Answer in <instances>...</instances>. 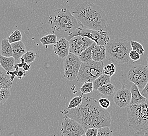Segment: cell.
I'll return each instance as SVG.
<instances>
[{"label": "cell", "instance_id": "obj_13", "mask_svg": "<svg viewBox=\"0 0 148 136\" xmlns=\"http://www.w3.org/2000/svg\"><path fill=\"white\" fill-rule=\"evenodd\" d=\"M53 51L57 56L65 59L69 54V42L65 37H61L54 45Z\"/></svg>", "mask_w": 148, "mask_h": 136}, {"label": "cell", "instance_id": "obj_34", "mask_svg": "<svg viewBox=\"0 0 148 136\" xmlns=\"http://www.w3.org/2000/svg\"><path fill=\"white\" fill-rule=\"evenodd\" d=\"M20 59H21V63L16 64L18 65V67L19 68H23V70L26 71V72L29 71V69H30V68H31V65H29V63H26L24 61V60L22 58H21Z\"/></svg>", "mask_w": 148, "mask_h": 136}, {"label": "cell", "instance_id": "obj_40", "mask_svg": "<svg viewBox=\"0 0 148 136\" xmlns=\"http://www.w3.org/2000/svg\"><path fill=\"white\" fill-rule=\"evenodd\" d=\"M147 68H148V57L147 58Z\"/></svg>", "mask_w": 148, "mask_h": 136}, {"label": "cell", "instance_id": "obj_18", "mask_svg": "<svg viewBox=\"0 0 148 136\" xmlns=\"http://www.w3.org/2000/svg\"><path fill=\"white\" fill-rule=\"evenodd\" d=\"M1 53L4 57H12L13 51L11 44L9 43L8 38L3 39L1 42Z\"/></svg>", "mask_w": 148, "mask_h": 136}, {"label": "cell", "instance_id": "obj_8", "mask_svg": "<svg viewBox=\"0 0 148 136\" xmlns=\"http://www.w3.org/2000/svg\"><path fill=\"white\" fill-rule=\"evenodd\" d=\"M129 80L143 90L148 82V69L147 65H138L131 68L128 73Z\"/></svg>", "mask_w": 148, "mask_h": 136}, {"label": "cell", "instance_id": "obj_4", "mask_svg": "<svg viewBox=\"0 0 148 136\" xmlns=\"http://www.w3.org/2000/svg\"><path fill=\"white\" fill-rule=\"evenodd\" d=\"M106 49V59L114 64L120 65L129 62V53L132 48L128 41L122 38L110 40Z\"/></svg>", "mask_w": 148, "mask_h": 136}, {"label": "cell", "instance_id": "obj_35", "mask_svg": "<svg viewBox=\"0 0 148 136\" xmlns=\"http://www.w3.org/2000/svg\"><path fill=\"white\" fill-rule=\"evenodd\" d=\"M14 68L15 69L14 71H7L6 74L9 75H11L10 77V79L13 82V81L15 77H16V75H17L18 72L19 71V67H18V65H14Z\"/></svg>", "mask_w": 148, "mask_h": 136}, {"label": "cell", "instance_id": "obj_37", "mask_svg": "<svg viewBox=\"0 0 148 136\" xmlns=\"http://www.w3.org/2000/svg\"><path fill=\"white\" fill-rule=\"evenodd\" d=\"M134 136H148V128L141 129L136 131V133H134Z\"/></svg>", "mask_w": 148, "mask_h": 136}, {"label": "cell", "instance_id": "obj_21", "mask_svg": "<svg viewBox=\"0 0 148 136\" xmlns=\"http://www.w3.org/2000/svg\"><path fill=\"white\" fill-rule=\"evenodd\" d=\"M12 84L13 82L9 75L3 71H0V88L10 89Z\"/></svg>", "mask_w": 148, "mask_h": 136}, {"label": "cell", "instance_id": "obj_1", "mask_svg": "<svg viewBox=\"0 0 148 136\" xmlns=\"http://www.w3.org/2000/svg\"><path fill=\"white\" fill-rule=\"evenodd\" d=\"M82 125L85 131L89 128L110 126L111 116L109 112L100 106L98 101L91 97H83V102L75 108L60 111Z\"/></svg>", "mask_w": 148, "mask_h": 136}, {"label": "cell", "instance_id": "obj_26", "mask_svg": "<svg viewBox=\"0 0 148 136\" xmlns=\"http://www.w3.org/2000/svg\"><path fill=\"white\" fill-rule=\"evenodd\" d=\"M83 93L80 96L74 97V98L72 99L71 101L69 103L67 108L71 109V108H75L78 107L83 102Z\"/></svg>", "mask_w": 148, "mask_h": 136}, {"label": "cell", "instance_id": "obj_22", "mask_svg": "<svg viewBox=\"0 0 148 136\" xmlns=\"http://www.w3.org/2000/svg\"><path fill=\"white\" fill-rule=\"evenodd\" d=\"M94 43L92 45L89 46L88 48L85 49L84 51H83L81 54L78 56L79 57V59L82 63H89L92 61V49L93 48L94 44Z\"/></svg>", "mask_w": 148, "mask_h": 136}, {"label": "cell", "instance_id": "obj_30", "mask_svg": "<svg viewBox=\"0 0 148 136\" xmlns=\"http://www.w3.org/2000/svg\"><path fill=\"white\" fill-rule=\"evenodd\" d=\"M112 131L109 126H103L98 128L97 136H112Z\"/></svg>", "mask_w": 148, "mask_h": 136}, {"label": "cell", "instance_id": "obj_36", "mask_svg": "<svg viewBox=\"0 0 148 136\" xmlns=\"http://www.w3.org/2000/svg\"><path fill=\"white\" fill-rule=\"evenodd\" d=\"M98 128H89L86 131V136H97Z\"/></svg>", "mask_w": 148, "mask_h": 136}, {"label": "cell", "instance_id": "obj_33", "mask_svg": "<svg viewBox=\"0 0 148 136\" xmlns=\"http://www.w3.org/2000/svg\"><path fill=\"white\" fill-rule=\"evenodd\" d=\"M140 54L136 51H134V50H131L129 53V57L130 59L133 60L134 62H137L140 59Z\"/></svg>", "mask_w": 148, "mask_h": 136}, {"label": "cell", "instance_id": "obj_32", "mask_svg": "<svg viewBox=\"0 0 148 136\" xmlns=\"http://www.w3.org/2000/svg\"><path fill=\"white\" fill-rule=\"evenodd\" d=\"M98 103L101 107L104 109H107L110 106V102L108 99L105 97H101L98 100Z\"/></svg>", "mask_w": 148, "mask_h": 136}, {"label": "cell", "instance_id": "obj_41", "mask_svg": "<svg viewBox=\"0 0 148 136\" xmlns=\"http://www.w3.org/2000/svg\"><path fill=\"white\" fill-rule=\"evenodd\" d=\"M1 67V64H0V67Z\"/></svg>", "mask_w": 148, "mask_h": 136}, {"label": "cell", "instance_id": "obj_20", "mask_svg": "<svg viewBox=\"0 0 148 136\" xmlns=\"http://www.w3.org/2000/svg\"><path fill=\"white\" fill-rule=\"evenodd\" d=\"M97 91L105 96H110L116 91V86L111 83H108L101 86Z\"/></svg>", "mask_w": 148, "mask_h": 136}, {"label": "cell", "instance_id": "obj_27", "mask_svg": "<svg viewBox=\"0 0 148 136\" xmlns=\"http://www.w3.org/2000/svg\"><path fill=\"white\" fill-rule=\"evenodd\" d=\"M8 39L10 44L21 41L22 40V34L21 31L18 29L15 30L9 36Z\"/></svg>", "mask_w": 148, "mask_h": 136}, {"label": "cell", "instance_id": "obj_16", "mask_svg": "<svg viewBox=\"0 0 148 136\" xmlns=\"http://www.w3.org/2000/svg\"><path fill=\"white\" fill-rule=\"evenodd\" d=\"M13 54L12 57L15 60L20 59L24 54L25 53V46L22 40L11 44Z\"/></svg>", "mask_w": 148, "mask_h": 136}, {"label": "cell", "instance_id": "obj_31", "mask_svg": "<svg viewBox=\"0 0 148 136\" xmlns=\"http://www.w3.org/2000/svg\"><path fill=\"white\" fill-rule=\"evenodd\" d=\"M116 71V66L114 63H110L103 67V73L106 75L112 77Z\"/></svg>", "mask_w": 148, "mask_h": 136}, {"label": "cell", "instance_id": "obj_5", "mask_svg": "<svg viewBox=\"0 0 148 136\" xmlns=\"http://www.w3.org/2000/svg\"><path fill=\"white\" fill-rule=\"evenodd\" d=\"M127 108V121L135 131L148 128V99L139 104H129Z\"/></svg>", "mask_w": 148, "mask_h": 136}, {"label": "cell", "instance_id": "obj_7", "mask_svg": "<svg viewBox=\"0 0 148 136\" xmlns=\"http://www.w3.org/2000/svg\"><path fill=\"white\" fill-rule=\"evenodd\" d=\"M76 36H83L87 37L92 40L97 45L106 46L110 41L108 34L104 30L96 31L94 29H88L84 26H80L74 31L69 35L66 39L69 40L71 38Z\"/></svg>", "mask_w": 148, "mask_h": 136}, {"label": "cell", "instance_id": "obj_10", "mask_svg": "<svg viewBox=\"0 0 148 136\" xmlns=\"http://www.w3.org/2000/svg\"><path fill=\"white\" fill-rule=\"evenodd\" d=\"M85 130L80 123L66 115H64L60 130L62 136H85Z\"/></svg>", "mask_w": 148, "mask_h": 136}, {"label": "cell", "instance_id": "obj_39", "mask_svg": "<svg viewBox=\"0 0 148 136\" xmlns=\"http://www.w3.org/2000/svg\"><path fill=\"white\" fill-rule=\"evenodd\" d=\"M26 75V71L22 70V71H20L19 70L18 73H17V75H16V77H17L18 79H22V78L25 76Z\"/></svg>", "mask_w": 148, "mask_h": 136}, {"label": "cell", "instance_id": "obj_25", "mask_svg": "<svg viewBox=\"0 0 148 136\" xmlns=\"http://www.w3.org/2000/svg\"><path fill=\"white\" fill-rule=\"evenodd\" d=\"M21 58L24 60L26 63L29 64L34 61L36 58V54L34 51H28L26 52Z\"/></svg>", "mask_w": 148, "mask_h": 136}, {"label": "cell", "instance_id": "obj_23", "mask_svg": "<svg viewBox=\"0 0 148 136\" xmlns=\"http://www.w3.org/2000/svg\"><path fill=\"white\" fill-rule=\"evenodd\" d=\"M57 41V36L55 34H50L41 38L40 41L43 46L54 45Z\"/></svg>", "mask_w": 148, "mask_h": 136}, {"label": "cell", "instance_id": "obj_15", "mask_svg": "<svg viewBox=\"0 0 148 136\" xmlns=\"http://www.w3.org/2000/svg\"><path fill=\"white\" fill-rule=\"evenodd\" d=\"M131 102L130 104L137 105L145 102L147 99L143 96L140 93L139 88L136 84H134L131 86Z\"/></svg>", "mask_w": 148, "mask_h": 136}, {"label": "cell", "instance_id": "obj_6", "mask_svg": "<svg viewBox=\"0 0 148 136\" xmlns=\"http://www.w3.org/2000/svg\"><path fill=\"white\" fill-rule=\"evenodd\" d=\"M103 61H92L89 63H82L77 75V81L80 83L92 82L103 73Z\"/></svg>", "mask_w": 148, "mask_h": 136}, {"label": "cell", "instance_id": "obj_29", "mask_svg": "<svg viewBox=\"0 0 148 136\" xmlns=\"http://www.w3.org/2000/svg\"><path fill=\"white\" fill-rule=\"evenodd\" d=\"M94 90V85L92 82H85L80 88V91L83 94L91 93Z\"/></svg>", "mask_w": 148, "mask_h": 136}, {"label": "cell", "instance_id": "obj_28", "mask_svg": "<svg viewBox=\"0 0 148 136\" xmlns=\"http://www.w3.org/2000/svg\"><path fill=\"white\" fill-rule=\"evenodd\" d=\"M130 45L132 50L137 51L140 55L144 54L145 50L143 46L140 43L136 41L132 40L130 41Z\"/></svg>", "mask_w": 148, "mask_h": 136}, {"label": "cell", "instance_id": "obj_17", "mask_svg": "<svg viewBox=\"0 0 148 136\" xmlns=\"http://www.w3.org/2000/svg\"><path fill=\"white\" fill-rule=\"evenodd\" d=\"M15 60L13 57H4L1 54L0 55V64L5 71H12L13 70Z\"/></svg>", "mask_w": 148, "mask_h": 136}, {"label": "cell", "instance_id": "obj_14", "mask_svg": "<svg viewBox=\"0 0 148 136\" xmlns=\"http://www.w3.org/2000/svg\"><path fill=\"white\" fill-rule=\"evenodd\" d=\"M106 46L94 44L92 49V59L96 62L103 61L106 59Z\"/></svg>", "mask_w": 148, "mask_h": 136}, {"label": "cell", "instance_id": "obj_11", "mask_svg": "<svg viewBox=\"0 0 148 136\" xmlns=\"http://www.w3.org/2000/svg\"><path fill=\"white\" fill-rule=\"evenodd\" d=\"M69 52L79 56L83 51L92 45L94 41L83 36H76L69 40Z\"/></svg>", "mask_w": 148, "mask_h": 136}, {"label": "cell", "instance_id": "obj_3", "mask_svg": "<svg viewBox=\"0 0 148 136\" xmlns=\"http://www.w3.org/2000/svg\"><path fill=\"white\" fill-rule=\"evenodd\" d=\"M49 23L53 33L59 39L61 37L67 38L74 31L83 26L67 8L54 10L49 16Z\"/></svg>", "mask_w": 148, "mask_h": 136}, {"label": "cell", "instance_id": "obj_12", "mask_svg": "<svg viewBox=\"0 0 148 136\" xmlns=\"http://www.w3.org/2000/svg\"><path fill=\"white\" fill-rule=\"evenodd\" d=\"M131 91L125 88H121L116 92L113 97L114 103L120 108L128 106L131 102Z\"/></svg>", "mask_w": 148, "mask_h": 136}, {"label": "cell", "instance_id": "obj_2", "mask_svg": "<svg viewBox=\"0 0 148 136\" xmlns=\"http://www.w3.org/2000/svg\"><path fill=\"white\" fill-rule=\"evenodd\" d=\"M82 25L96 31L104 30L107 27L108 18L103 9L91 2L79 3L71 10Z\"/></svg>", "mask_w": 148, "mask_h": 136}, {"label": "cell", "instance_id": "obj_38", "mask_svg": "<svg viewBox=\"0 0 148 136\" xmlns=\"http://www.w3.org/2000/svg\"><path fill=\"white\" fill-rule=\"evenodd\" d=\"M141 93L143 97L148 99V82L145 85V87L142 90Z\"/></svg>", "mask_w": 148, "mask_h": 136}, {"label": "cell", "instance_id": "obj_9", "mask_svg": "<svg viewBox=\"0 0 148 136\" xmlns=\"http://www.w3.org/2000/svg\"><path fill=\"white\" fill-rule=\"evenodd\" d=\"M82 63L78 56L69 52L64 61V78L69 81L76 79Z\"/></svg>", "mask_w": 148, "mask_h": 136}, {"label": "cell", "instance_id": "obj_24", "mask_svg": "<svg viewBox=\"0 0 148 136\" xmlns=\"http://www.w3.org/2000/svg\"><path fill=\"white\" fill-rule=\"evenodd\" d=\"M11 95V92L9 88H0V106L8 101Z\"/></svg>", "mask_w": 148, "mask_h": 136}, {"label": "cell", "instance_id": "obj_19", "mask_svg": "<svg viewBox=\"0 0 148 136\" xmlns=\"http://www.w3.org/2000/svg\"><path fill=\"white\" fill-rule=\"evenodd\" d=\"M111 76L106 75L103 73L99 77L92 81L94 85V90H97L101 86L110 82Z\"/></svg>", "mask_w": 148, "mask_h": 136}]
</instances>
